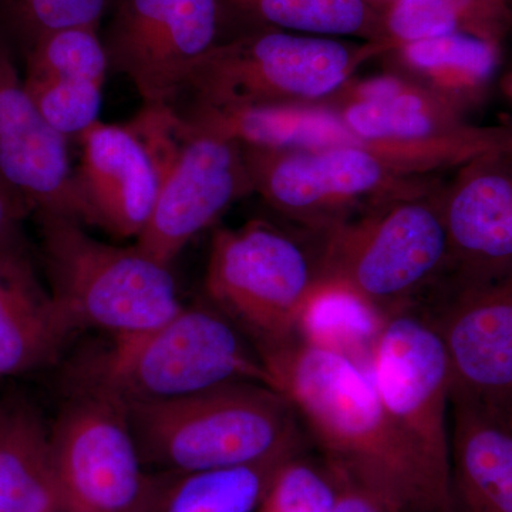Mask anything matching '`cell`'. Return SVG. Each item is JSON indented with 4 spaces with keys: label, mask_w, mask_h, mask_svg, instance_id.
Returning a JSON list of instances; mask_svg holds the SVG:
<instances>
[{
    "label": "cell",
    "mask_w": 512,
    "mask_h": 512,
    "mask_svg": "<svg viewBox=\"0 0 512 512\" xmlns=\"http://www.w3.org/2000/svg\"><path fill=\"white\" fill-rule=\"evenodd\" d=\"M74 390L106 394L123 404L181 399L225 384L272 387L259 350L234 320L212 306H190L154 328L114 336L76 366Z\"/></svg>",
    "instance_id": "3"
},
{
    "label": "cell",
    "mask_w": 512,
    "mask_h": 512,
    "mask_svg": "<svg viewBox=\"0 0 512 512\" xmlns=\"http://www.w3.org/2000/svg\"><path fill=\"white\" fill-rule=\"evenodd\" d=\"M144 466L187 474L284 460L301 453L299 416L264 383L225 384L181 399L127 404Z\"/></svg>",
    "instance_id": "2"
},
{
    "label": "cell",
    "mask_w": 512,
    "mask_h": 512,
    "mask_svg": "<svg viewBox=\"0 0 512 512\" xmlns=\"http://www.w3.org/2000/svg\"><path fill=\"white\" fill-rule=\"evenodd\" d=\"M79 140L76 178L84 224L137 239L150 221L161 183L160 156L146 121L140 113L126 124L99 120Z\"/></svg>",
    "instance_id": "16"
},
{
    "label": "cell",
    "mask_w": 512,
    "mask_h": 512,
    "mask_svg": "<svg viewBox=\"0 0 512 512\" xmlns=\"http://www.w3.org/2000/svg\"><path fill=\"white\" fill-rule=\"evenodd\" d=\"M386 53L382 43L251 29L215 46L183 96L192 99L188 107L322 104Z\"/></svg>",
    "instance_id": "6"
},
{
    "label": "cell",
    "mask_w": 512,
    "mask_h": 512,
    "mask_svg": "<svg viewBox=\"0 0 512 512\" xmlns=\"http://www.w3.org/2000/svg\"><path fill=\"white\" fill-rule=\"evenodd\" d=\"M30 211L0 175V249L22 245V222Z\"/></svg>",
    "instance_id": "31"
},
{
    "label": "cell",
    "mask_w": 512,
    "mask_h": 512,
    "mask_svg": "<svg viewBox=\"0 0 512 512\" xmlns=\"http://www.w3.org/2000/svg\"><path fill=\"white\" fill-rule=\"evenodd\" d=\"M160 156L161 183L150 221L136 247L171 266L191 239L234 202L254 194L244 147L197 126L174 107L144 106Z\"/></svg>",
    "instance_id": "8"
},
{
    "label": "cell",
    "mask_w": 512,
    "mask_h": 512,
    "mask_svg": "<svg viewBox=\"0 0 512 512\" xmlns=\"http://www.w3.org/2000/svg\"><path fill=\"white\" fill-rule=\"evenodd\" d=\"M390 69L419 83L466 114L483 103L500 69L503 40L447 33L390 50Z\"/></svg>",
    "instance_id": "21"
},
{
    "label": "cell",
    "mask_w": 512,
    "mask_h": 512,
    "mask_svg": "<svg viewBox=\"0 0 512 512\" xmlns=\"http://www.w3.org/2000/svg\"><path fill=\"white\" fill-rule=\"evenodd\" d=\"M326 466L335 478L336 491H338L335 512H400L380 495L373 493L365 485L357 483L348 474L329 466L328 463Z\"/></svg>",
    "instance_id": "30"
},
{
    "label": "cell",
    "mask_w": 512,
    "mask_h": 512,
    "mask_svg": "<svg viewBox=\"0 0 512 512\" xmlns=\"http://www.w3.org/2000/svg\"><path fill=\"white\" fill-rule=\"evenodd\" d=\"M386 319L356 293L325 279L302 309L295 339L366 366Z\"/></svg>",
    "instance_id": "26"
},
{
    "label": "cell",
    "mask_w": 512,
    "mask_h": 512,
    "mask_svg": "<svg viewBox=\"0 0 512 512\" xmlns=\"http://www.w3.org/2000/svg\"><path fill=\"white\" fill-rule=\"evenodd\" d=\"M384 409L450 497V365L434 319L389 316L366 365Z\"/></svg>",
    "instance_id": "11"
},
{
    "label": "cell",
    "mask_w": 512,
    "mask_h": 512,
    "mask_svg": "<svg viewBox=\"0 0 512 512\" xmlns=\"http://www.w3.org/2000/svg\"><path fill=\"white\" fill-rule=\"evenodd\" d=\"M222 0H123L109 30V67L133 84L143 106L175 107L195 67L224 42Z\"/></svg>",
    "instance_id": "12"
},
{
    "label": "cell",
    "mask_w": 512,
    "mask_h": 512,
    "mask_svg": "<svg viewBox=\"0 0 512 512\" xmlns=\"http://www.w3.org/2000/svg\"><path fill=\"white\" fill-rule=\"evenodd\" d=\"M437 328L450 365V400L512 427V265L487 278L444 282Z\"/></svg>",
    "instance_id": "13"
},
{
    "label": "cell",
    "mask_w": 512,
    "mask_h": 512,
    "mask_svg": "<svg viewBox=\"0 0 512 512\" xmlns=\"http://www.w3.org/2000/svg\"><path fill=\"white\" fill-rule=\"evenodd\" d=\"M256 28L382 43L383 16L363 0H222Z\"/></svg>",
    "instance_id": "24"
},
{
    "label": "cell",
    "mask_w": 512,
    "mask_h": 512,
    "mask_svg": "<svg viewBox=\"0 0 512 512\" xmlns=\"http://www.w3.org/2000/svg\"><path fill=\"white\" fill-rule=\"evenodd\" d=\"M507 93L512 97V72L510 76L507 77Z\"/></svg>",
    "instance_id": "33"
},
{
    "label": "cell",
    "mask_w": 512,
    "mask_h": 512,
    "mask_svg": "<svg viewBox=\"0 0 512 512\" xmlns=\"http://www.w3.org/2000/svg\"><path fill=\"white\" fill-rule=\"evenodd\" d=\"M97 29L80 26L40 37L26 56V92L64 137H79L99 121L109 67Z\"/></svg>",
    "instance_id": "18"
},
{
    "label": "cell",
    "mask_w": 512,
    "mask_h": 512,
    "mask_svg": "<svg viewBox=\"0 0 512 512\" xmlns=\"http://www.w3.org/2000/svg\"><path fill=\"white\" fill-rule=\"evenodd\" d=\"M49 289L77 329L133 335L184 308L170 266L136 247H116L59 215H36Z\"/></svg>",
    "instance_id": "7"
},
{
    "label": "cell",
    "mask_w": 512,
    "mask_h": 512,
    "mask_svg": "<svg viewBox=\"0 0 512 512\" xmlns=\"http://www.w3.org/2000/svg\"><path fill=\"white\" fill-rule=\"evenodd\" d=\"M177 111L191 123L218 131L245 147L323 150L366 144L323 104L188 107Z\"/></svg>",
    "instance_id": "22"
},
{
    "label": "cell",
    "mask_w": 512,
    "mask_h": 512,
    "mask_svg": "<svg viewBox=\"0 0 512 512\" xmlns=\"http://www.w3.org/2000/svg\"><path fill=\"white\" fill-rule=\"evenodd\" d=\"M63 512H160L183 476L147 471L126 404L74 390L50 429Z\"/></svg>",
    "instance_id": "9"
},
{
    "label": "cell",
    "mask_w": 512,
    "mask_h": 512,
    "mask_svg": "<svg viewBox=\"0 0 512 512\" xmlns=\"http://www.w3.org/2000/svg\"><path fill=\"white\" fill-rule=\"evenodd\" d=\"M450 512H512V427L451 399Z\"/></svg>",
    "instance_id": "20"
},
{
    "label": "cell",
    "mask_w": 512,
    "mask_h": 512,
    "mask_svg": "<svg viewBox=\"0 0 512 512\" xmlns=\"http://www.w3.org/2000/svg\"><path fill=\"white\" fill-rule=\"evenodd\" d=\"M510 127H511V131H512V126H510Z\"/></svg>",
    "instance_id": "34"
},
{
    "label": "cell",
    "mask_w": 512,
    "mask_h": 512,
    "mask_svg": "<svg viewBox=\"0 0 512 512\" xmlns=\"http://www.w3.org/2000/svg\"><path fill=\"white\" fill-rule=\"evenodd\" d=\"M387 53L416 40L467 32L504 40L511 0H397L383 13Z\"/></svg>",
    "instance_id": "25"
},
{
    "label": "cell",
    "mask_w": 512,
    "mask_h": 512,
    "mask_svg": "<svg viewBox=\"0 0 512 512\" xmlns=\"http://www.w3.org/2000/svg\"><path fill=\"white\" fill-rule=\"evenodd\" d=\"M336 483L329 467L301 453L275 471L258 512H335Z\"/></svg>",
    "instance_id": "29"
},
{
    "label": "cell",
    "mask_w": 512,
    "mask_h": 512,
    "mask_svg": "<svg viewBox=\"0 0 512 512\" xmlns=\"http://www.w3.org/2000/svg\"><path fill=\"white\" fill-rule=\"evenodd\" d=\"M107 5L109 0H0V26L26 53L40 37L57 30L99 28Z\"/></svg>",
    "instance_id": "28"
},
{
    "label": "cell",
    "mask_w": 512,
    "mask_h": 512,
    "mask_svg": "<svg viewBox=\"0 0 512 512\" xmlns=\"http://www.w3.org/2000/svg\"><path fill=\"white\" fill-rule=\"evenodd\" d=\"M258 350L325 463L400 512H450V497L394 426L366 366L298 339Z\"/></svg>",
    "instance_id": "1"
},
{
    "label": "cell",
    "mask_w": 512,
    "mask_h": 512,
    "mask_svg": "<svg viewBox=\"0 0 512 512\" xmlns=\"http://www.w3.org/2000/svg\"><path fill=\"white\" fill-rule=\"evenodd\" d=\"M285 460L187 474L175 483L160 512H254Z\"/></svg>",
    "instance_id": "27"
},
{
    "label": "cell",
    "mask_w": 512,
    "mask_h": 512,
    "mask_svg": "<svg viewBox=\"0 0 512 512\" xmlns=\"http://www.w3.org/2000/svg\"><path fill=\"white\" fill-rule=\"evenodd\" d=\"M363 2H366L370 8L377 10L380 15H383V13L386 12L394 2H397V0H363Z\"/></svg>",
    "instance_id": "32"
},
{
    "label": "cell",
    "mask_w": 512,
    "mask_h": 512,
    "mask_svg": "<svg viewBox=\"0 0 512 512\" xmlns=\"http://www.w3.org/2000/svg\"><path fill=\"white\" fill-rule=\"evenodd\" d=\"M242 147L254 194L286 222L315 231L339 227L434 178L404 173L369 144L323 150Z\"/></svg>",
    "instance_id": "10"
},
{
    "label": "cell",
    "mask_w": 512,
    "mask_h": 512,
    "mask_svg": "<svg viewBox=\"0 0 512 512\" xmlns=\"http://www.w3.org/2000/svg\"><path fill=\"white\" fill-rule=\"evenodd\" d=\"M288 224L252 220L211 239L208 298L259 348L295 339L302 309L326 279L328 231Z\"/></svg>",
    "instance_id": "5"
},
{
    "label": "cell",
    "mask_w": 512,
    "mask_h": 512,
    "mask_svg": "<svg viewBox=\"0 0 512 512\" xmlns=\"http://www.w3.org/2000/svg\"><path fill=\"white\" fill-rule=\"evenodd\" d=\"M443 188L433 178L329 229L326 279L356 293L384 318L439 291L451 272Z\"/></svg>",
    "instance_id": "4"
},
{
    "label": "cell",
    "mask_w": 512,
    "mask_h": 512,
    "mask_svg": "<svg viewBox=\"0 0 512 512\" xmlns=\"http://www.w3.org/2000/svg\"><path fill=\"white\" fill-rule=\"evenodd\" d=\"M67 140L37 109L0 37V175L30 214L59 215L86 225Z\"/></svg>",
    "instance_id": "15"
},
{
    "label": "cell",
    "mask_w": 512,
    "mask_h": 512,
    "mask_svg": "<svg viewBox=\"0 0 512 512\" xmlns=\"http://www.w3.org/2000/svg\"><path fill=\"white\" fill-rule=\"evenodd\" d=\"M322 104L353 136L399 163L404 158L419 174L426 173L433 147L473 143L494 131L468 124L466 114L392 69L356 76Z\"/></svg>",
    "instance_id": "14"
},
{
    "label": "cell",
    "mask_w": 512,
    "mask_h": 512,
    "mask_svg": "<svg viewBox=\"0 0 512 512\" xmlns=\"http://www.w3.org/2000/svg\"><path fill=\"white\" fill-rule=\"evenodd\" d=\"M450 244L446 282L487 278L512 265V146L480 154L444 183Z\"/></svg>",
    "instance_id": "17"
},
{
    "label": "cell",
    "mask_w": 512,
    "mask_h": 512,
    "mask_svg": "<svg viewBox=\"0 0 512 512\" xmlns=\"http://www.w3.org/2000/svg\"><path fill=\"white\" fill-rule=\"evenodd\" d=\"M0 512H63L50 429L22 397L0 402Z\"/></svg>",
    "instance_id": "23"
},
{
    "label": "cell",
    "mask_w": 512,
    "mask_h": 512,
    "mask_svg": "<svg viewBox=\"0 0 512 512\" xmlns=\"http://www.w3.org/2000/svg\"><path fill=\"white\" fill-rule=\"evenodd\" d=\"M76 330L23 244L0 249V379L52 365Z\"/></svg>",
    "instance_id": "19"
}]
</instances>
